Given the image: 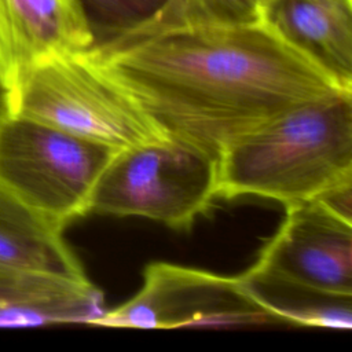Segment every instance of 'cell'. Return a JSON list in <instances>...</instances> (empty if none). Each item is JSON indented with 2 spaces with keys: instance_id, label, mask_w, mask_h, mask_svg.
I'll use <instances>...</instances> for the list:
<instances>
[{
  "instance_id": "obj_4",
  "label": "cell",
  "mask_w": 352,
  "mask_h": 352,
  "mask_svg": "<svg viewBox=\"0 0 352 352\" xmlns=\"http://www.w3.org/2000/svg\"><path fill=\"white\" fill-rule=\"evenodd\" d=\"M217 197V161L172 139L114 151L102 170L89 213L140 216L190 230Z\"/></svg>"
},
{
  "instance_id": "obj_13",
  "label": "cell",
  "mask_w": 352,
  "mask_h": 352,
  "mask_svg": "<svg viewBox=\"0 0 352 352\" xmlns=\"http://www.w3.org/2000/svg\"><path fill=\"white\" fill-rule=\"evenodd\" d=\"M263 0H169L158 14L168 19L252 22L258 21Z\"/></svg>"
},
{
  "instance_id": "obj_5",
  "label": "cell",
  "mask_w": 352,
  "mask_h": 352,
  "mask_svg": "<svg viewBox=\"0 0 352 352\" xmlns=\"http://www.w3.org/2000/svg\"><path fill=\"white\" fill-rule=\"evenodd\" d=\"M114 151L11 114L0 124V183L36 214L63 230L89 213L95 184Z\"/></svg>"
},
{
  "instance_id": "obj_2",
  "label": "cell",
  "mask_w": 352,
  "mask_h": 352,
  "mask_svg": "<svg viewBox=\"0 0 352 352\" xmlns=\"http://www.w3.org/2000/svg\"><path fill=\"white\" fill-rule=\"evenodd\" d=\"M352 183V92L300 103L232 143L217 160V197L283 206Z\"/></svg>"
},
{
  "instance_id": "obj_3",
  "label": "cell",
  "mask_w": 352,
  "mask_h": 352,
  "mask_svg": "<svg viewBox=\"0 0 352 352\" xmlns=\"http://www.w3.org/2000/svg\"><path fill=\"white\" fill-rule=\"evenodd\" d=\"M12 114L114 150L168 139L140 106L82 52L47 58L16 81Z\"/></svg>"
},
{
  "instance_id": "obj_12",
  "label": "cell",
  "mask_w": 352,
  "mask_h": 352,
  "mask_svg": "<svg viewBox=\"0 0 352 352\" xmlns=\"http://www.w3.org/2000/svg\"><path fill=\"white\" fill-rule=\"evenodd\" d=\"M95 44L110 40L155 18L169 0H78ZM94 44V45H95ZM92 45V47H94Z\"/></svg>"
},
{
  "instance_id": "obj_8",
  "label": "cell",
  "mask_w": 352,
  "mask_h": 352,
  "mask_svg": "<svg viewBox=\"0 0 352 352\" xmlns=\"http://www.w3.org/2000/svg\"><path fill=\"white\" fill-rule=\"evenodd\" d=\"M94 44L78 0H0V74L11 89L34 63Z\"/></svg>"
},
{
  "instance_id": "obj_9",
  "label": "cell",
  "mask_w": 352,
  "mask_h": 352,
  "mask_svg": "<svg viewBox=\"0 0 352 352\" xmlns=\"http://www.w3.org/2000/svg\"><path fill=\"white\" fill-rule=\"evenodd\" d=\"M258 19L352 92V0H263Z\"/></svg>"
},
{
  "instance_id": "obj_1",
  "label": "cell",
  "mask_w": 352,
  "mask_h": 352,
  "mask_svg": "<svg viewBox=\"0 0 352 352\" xmlns=\"http://www.w3.org/2000/svg\"><path fill=\"white\" fill-rule=\"evenodd\" d=\"M88 54L168 139L216 161L283 111L348 92L260 19L155 16Z\"/></svg>"
},
{
  "instance_id": "obj_14",
  "label": "cell",
  "mask_w": 352,
  "mask_h": 352,
  "mask_svg": "<svg viewBox=\"0 0 352 352\" xmlns=\"http://www.w3.org/2000/svg\"><path fill=\"white\" fill-rule=\"evenodd\" d=\"M12 114V94L0 74V124Z\"/></svg>"
},
{
  "instance_id": "obj_6",
  "label": "cell",
  "mask_w": 352,
  "mask_h": 352,
  "mask_svg": "<svg viewBox=\"0 0 352 352\" xmlns=\"http://www.w3.org/2000/svg\"><path fill=\"white\" fill-rule=\"evenodd\" d=\"M275 322L257 302L241 275L151 263L140 290L122 305L104 311L94 324L136 329L227 326Z\"/></svg>"
},
{
  "instance_id": "obj_11",
  "label": "cell",
  "mask_w": 352,
  "mask_h": 352,
  "mask_svg": "<svg viewBox=\"0 0 352 352\" xmlns=\"http://www.w3.org/2000/svg\"><path fill=\"white\" fill-rule=\"evenodd\" d=\"M62 231L0 183V275L32 271L87 278Z\"/></svg>"
},
{
  "instance_id": "obj_10",
  "label": "cell",
  "mask_w": 352,
  "mask_h": 352,
  "mask_svg": "<svg viewBox=\"0 0 352 352\" xmlns=\"http://www.w3.org/2000/svg\"><path fill=\"white\" fill-rule=\"evenodd\" d=\"M102 292L87 278L47 272L0 275V326L88 323L104 312Z\"/></svg>"
},
{
  "instance_id": "obj_7",
  "label": "cell",
  "mask_w": 352,
  "mask_h": 352,
  "mask_svg": "<svg viewBox=\"0 0 352 352\" xmlns=\"http://www.w3.org/2000/svg\"><path fill=\"white\" fill-rule=\"evenodd\" d=\"M276 234L242 275L331 297H352V221L318 199L285 206Z\"/></svg>"
}]
</instances>
